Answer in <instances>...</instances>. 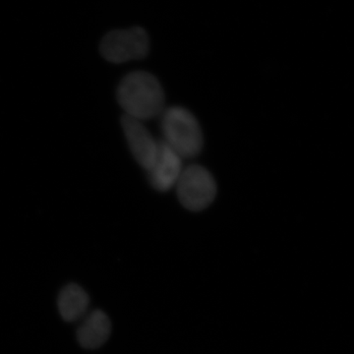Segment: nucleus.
<instances>
[{"mask_svg": "<svg viewBox=\"0 0 354 354\" xmlns=\"http://www.w3.org/2000/svg\"><path fill=\"white\" fill-rule=\"evenodd\" d=\"M150 50V39L141 27L114 30L102 39L100 50L102 57L111 64H124L142 59Z\"/></svg>", "mask_w": 354, "mask_h": 354, "instance_id": "nucleus-4", "label": "nucleus"}, {"mask_svg": "<svg viewBox=\"0 0 354 354\" xmlns=\"http://www.w3.org/2000/svg\"><path fill=\"white\" fill-rule=\"evenodd\" d=\"M177 197L189 211L206 209L215 200L216 183L211 172L199 165L185 167L176 184Z\"/></svg>", "mask_w": 354, "mask_h": 354, "instance_id": "nucleus-3", "label": "nucleus"}, {"mask_svg": "<svg viewBox=\"0 0 354 354\" xmlns=\"http://www.w3.org/2000/svg\"><path fill=\"white\" fill-rule=\"evenodd\" d=\"M183 171V158L164 141H160L157 160L147 171L151 185L156 190L167 192L176 186Z\"/></svg>", "mask_w": 354, "mask_h": 354, "instance_id": "nucleus-6", "label": "nucleus"}, {"mask_svg": "<svg viewBox=\"0 0 354 354\" xmlns=\"http://www.w3.org/2000/svg\"><path fill=\"white\" fill-rule=\"evenodd\" d=\"M162 130L165 144L183 158H194L203 149V133L197 118L181 106L165 109Z\"/></svg>", "mask_w": 354, "mask_h": 354, "instance_id": "nucleus-2", "label": "nucleus"}, {"mask_svg": "<svg viewBox=\"0 0 354 354\" xmlns=\"http://www.w3.org/2000/svg\"><path fill=\"white\" fill-rule=\"evenodd\" d=\"M118 101L125 115L144 121L160 115L165 97L157 77L146 71H134L120 81Z\"/></svg>", "mask_w": 354, "mask_h": 354, "instance_id": "nucleus-1", "label": "nucleus"}, {"mask_svg": "<svg viewBox=\"0 0 354 354\" xmlns=\"http://www.w3.org/2000/svg\"><path fill=\"white\" fill-rule=\"evenodd\" d=\"M111 333V323L109 316L102 310H94L86 316L77 330V339L82 348L95 349L101 348L108 341Z\"/></svg>", "mask_w": 354, "mask_h": 354, "instance_id": "nucleus-7", "label": "nucleus"}, {"mask_svg": "<svg viewBox=\"0 0 354 354\" xmlns=\"http://www.w3.org/2000/svg\"><path fill=\"white\" fill-rule=\"evenodd\" d=\"M90 297L87 291L77 283H69L60 291L57 307L60 316L66 322H76L87 314Z\"/></svg>", "mask_w": 354, "mask_h": 354, "instance_id": "nucleus-8", "label": "nucleus"}, {"mask_svg": "<svg viewBox=\"0 0 354 354\" xmlns=\"http://www.w3.org/2000/svg\"><path fill=\"white\" fill-rule=\"evenodd\" d=\"M121 127L133 157L148 171L157 160L160 142L156 141L142 121L125 114L121 118Z\"/></svg>", "mask_w": 354, "mask_h": 354, "instance_id": "nucleus-5", "label": "nucleus"}]
</instances>
